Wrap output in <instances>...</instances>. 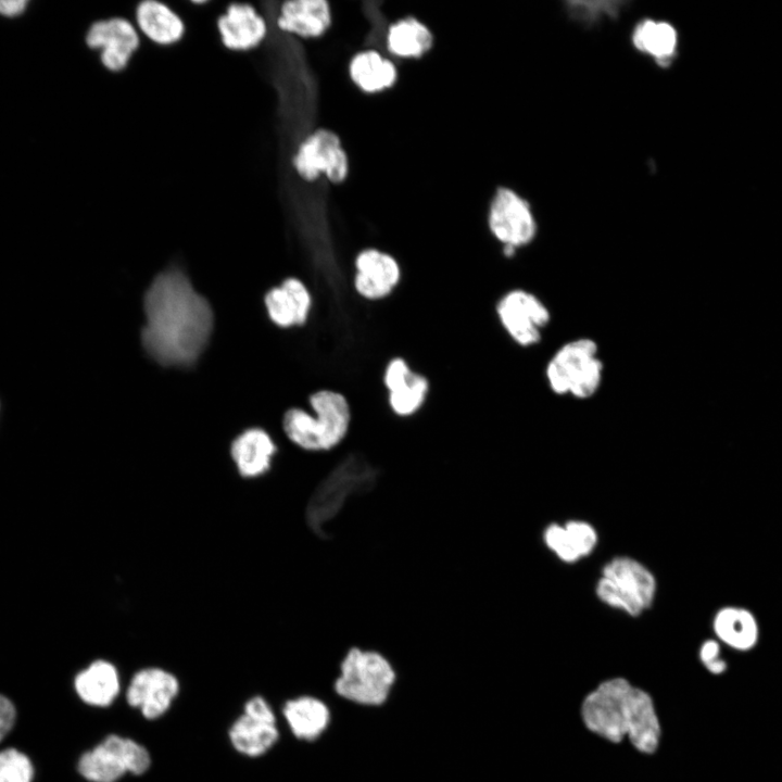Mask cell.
I'll return each mask as SVG.
<instances>
[{
	"instance_id": "cell-28",
	"label": "cell",
	"mask_w": 782,
	"mask_h": 782,
	"mask_svg": "<svg viewBox=\"0 0 782 782\" xmlns=\"http://www.w3.org/2000/svg\"><path fill=\"white\" fill-rule=\"evenodd\" d=\"M34 769L28 757L15 748L0 752V782H31Z\"/></svg>"
},
{
	"instance_id": "cell-34",
	"label": "cell",
	"mask_w": 782,
	"mask_h": 782,
	"mask_svg": "<svg viewBox=\"0 0 782 782\" xmlns=\"http://www.w3.org/2000/svg\"><path fill=\"white\" fill-rule=\"evenodd\" d=\"M24 0H0V14L5 16H15L21 14L25 7Z\"/></svg>"
},
{
	"instance_id": "cell-13",
	"label": "cell",
	"mask_w": 782,
	"mask_h": 782,
	"mask_svg": "<svg viewBox=\"0 0 782 782\" xmlns=\"http://www.w3.org/2000/svg\"><path fill=\"white\" fill-rule=\"evenodd\" d=\"M91 49L100 50V61L110 72L125 70L139 49L141 36L134 22L114 16L94 22L86 36Z\"/></svg>"
},
{
	"instance_id": "cell-20",
	"label": "cell",
	"mask_w": 782,
	"mask_h": 782,
	"mask_svg": "<svg viewBox=\"0 0 782 782\" xmlns=\"http://www.w3.org/2000/svg\"><path fill=\"white\" fill-rule=\"evenodd\" d=\"M229 451L242 478H257L270 469L277 445L266 430L252 427L232 440Z\"/></svg>"
},
{
	"instance_id": "cell-21",
	"label": "cell",
	"mask_w": 782,
	"mask_h": 782,
	"mask_svg": "<svg viewBox=\"0 0 782 782\" xmlns=\"http://www.w3.org/2000/svg\"><path fill=\"white\" fill-rule=\"evenodd\" d=\"M134 24L140 36L157 46H172L180 41L186 26L181 16L169 5L157 0L137 4Z\"/></svg>"
},
{
	"instance_id": "cell-5",
	"label": "cell",
	"mask_w": 782,
	"mask_h": 782,
	"mask_svg": "<svg viewBox=\"0 0 782 782\" xmlns=\"http://www.w3.org/2000/svg\"><path fill=\"white\" fill-rule=\"evenodd\" d=\"M396 679L395 668L382 653L353 646L340 661L332 689L348 703L374 708L389 701Z\"/></svg>"
},
{
	"instance_id": "cell-16",
	"label": "cell",
	"mask_w": 782,
	"mask_h": 782,
	"mask_svg": "<svg viewBox=\"0 0 782 782\" xmlns=\"http://www.w3.org/2000/svg\"><path fill=\"white\" fill-rule=\"evenodd\" d=\"M179 691L177 678L157 667L138 670L126 690V701L142 716L153 720L164 715Z\"/></svg>"
},
{
	"instance_id": "cell-9",
	"label": "cell",
	"mask_w": 782,
	"mask_h": 782,
	"mask_svg": "<svg viewBox=\"0 0 782 782\" xmlns=\"http://www.w3.org/2000/svg\"><path fill=\"white\" fill-rule=\"evenodd\" d=\"M495 315L508 338L520 348L539 344L551 321L545 303L520 288L507 290L496 300Z\"/></svg>"
},
{
	"instance_id": "cell-14",
	"label": "cell",
	"mask_w": 782,
	"mask_h": 782,
	"mask_svg": "<svg viewBox=\"0 0 782 782\" xmlns=\"http://www.w3.org/2000/svg\"><path fill=\"white\" fill-rule=\"evenodd\" d=\"M294 167L303 179L314 180L324 173L331 181L339 182L348 174V157L338 136L319 129L299 147Z\"/></svg>"
},
{
	"instance_id": "cell-25",
	"label": "cell",
	"mask_w": 782,
	"mask_h": 782,
	"mask_svg": "<svg viewBox=\"0 0 782 782\" xmlns=\"http://www.w3.org/2000/svg\"><path fill=\"white\" fill-rule=\"evenodd\" d=\"M350 73L354 83L367 92L390 87L396 78L393 63L376 51L356 54L350 64Z\"/></svg>"
},
{
	"instance_id": "cell-32",
	"label": "cell",
	"mask_w": 782,
	"mask_h": 782,
	"mask_svg": "<svg viewBox=\"0 0 782 782\" xmlns=\"http://www.w3.org/2000/svg\"><path fill=\"white\" fill-rule=\"evenodd\" d=\"M699 659L714 674H720L727 669V663L720 657V645L715 640L703 642L699 648Z\"/></svg>"
},
{
	"instance_id": "cell-23",
	"label": "cell",
	"mask_w": 782,
	"mask_h": 782,
	"mask_svg": "<svg viewBox=\"0 0 782 782\" xmlns=\"http://www.w3.org/2000/svg\"><path fill=\"white\" fill-rule=\"evenodd\" d=\"M712 630L719 641L735 651H749L758 642V622L747 608L737 606L720 608L714 616Z\"/></svg>"
},
{
	"instance_id": "cell-26",
	"label": "cell",
	"mask_w": 782,
	"mask_h": 782,
	"mask_svg": "<svg viewBox=\"0 0 782 782\" xmlns=\"http://www.w3.org/2000/svg\"><path fill=\"white\" fill-rule=\"evenodd\" d=\"M633 43L640 51L655 58L661 66H668L676 54L678 37L668 23L645 21L634 30Z\"/></svg>"
},
{
	"instance_id": "cell-30",
	"label": "cell",
	"mask_w": 782,
	"mask_h": 782,
	"mask_svg": "<svg viewBox=\"0 0 782 782\" xmlns=\"http://www.w3.org/2000/svg\"><path fill=\"white\" fill-rule=\"evenodd\" d=\"M581 557L588 556L597 543L595 529L586 521L569 520L565 525Z\"/></svg>"
},
{
	"instance_id": "cell-2",
	"label": "cell",
	"mask_w": 782,
	"mask_h": 782,
	"mask_svg": "<svg viewBox=\"0 0 782 782\" xmlns=\"http://www.w3.org/2000/svg\"><path fill=\"white\" fill-rule=\"evenodd\" d=\"M584 726L596 735L619 743L625 736L641 753L653 754L660 724L651 695L623 678L598 684L581 706Z\"/></svg>"
},
{
	"instance_id": "cell-27",
	"label": "cell",
	"mask_w": 782,
	"mask_h": 782,
	"mask_svg": "<svg viewBox=\"0 0 782 782\" xmlns=\"http://www.w3.org/2000/svg\"><path fill=\"white\" fill-rule=\"evenodd\" d=\"M430 30L419 21L409 17L393 24L388 33L389 50L404 58L424 54L432 46Z\"/></svg>"
},
{
	"instance_id": "cell-24",
	"label": "cell",
	"mask_w": 782,
	"mask_h": 782,
	"mask_svg": "<svg viewBox=\"0 0 782 782\" xmlns=\"http://www.w3.org/2000/svg\"><path fill=\"white\" fill-rule=\"evenodd\" d=\"M74 686L86 704L105 707L119 693V676L112 663L98 659L76 676Z\"/></svg>"
},
{
	"instance_id": "cell-33",
	"label": "cell",
	"mask_w": 782,
	"mask_h": 782,
	"mask_svg": "<svg viewBox=\"0 0 782 782\" xmlns=\"http://www.w3.org/2000/svg\"><path fill=\"white\" fill-rule=\"evenodd\" d=\"M15 716L16 711L13 703L0 694V742L12 729Z\"/></svg>"
},
{
	"instance_id": "cell-8",
	"label": "cell",
	"mask_w": 782,
	"mask_h": 782,
	"mask_svg": "<svg viewBox=\"0 0 782 782\" xmlns=\"http://www.w3.org/2000/svg\"><path fill=\"white\" fill-rule=\"evenodd\" d=\"M151 764L147 748L116 734L108 735L78 760V772L91 782H116L126 773L142 774Z\"/></svg>"
},
{
	"instance_id": "cell-15",
	"label": "cell",
	"mask_w": 782,
	"mask_h": 782,
	"mask_svg": "<svg viewBox=\"0 0 782 782\" xmlns=\"http://www.w3.org/2000/svg\"><path fill=\"white\" fill-rule=\"evenodd\" d=\"M382 386L387 391L388 406L399 418L417 414L427 401L430 382L414 370L401 356L391 358L382 374Z\"/></svg>"
},
{
	"instance_id": "cell-12",
	"label": "cell",
	"mask_w": 782,
	"mask_h": 782,
	"mask_svg": "<svg viewBox=\"0 0 782 782\" xmlns=\"http://www.w3.org/2000/svg\"><path fill=\"white\" fill-rule=\"evenodd\" d=\"M489 228L495 239L514 250L528 245L537 224L528 203L512 190L500 189L490 207Z\"/></svg>"
},
{
	"instance_id": "cell-3",
	"label": "cell",
	"mask_w": 782,
	"mask_h": 782,
	"mask_svg": "<svg viewBox=\"0 0 782 782\" xmlns=\"http://www.w3.org/2000/svg\"><path fill=\"white\" fill-rule=\"evenodd\" d=\"M352 412L340 392L320 389L307 398V408L293 406L282 416L281 427L288 440L306 452H329L348 437Z\"/></svg>"
},
{
	"instance_id": "cell-1",
	"label": "cell",
	"mask_w": 782,
	"mask_h": 782,
	"mask_svg": "<svg viewBox=\"0 0 782 782\" xmlns=\"http://www.w3.org/2000/svg\"><path fill=\"white\" fill-rule=\"evenodd\" d=\"M141 344L163 367H190L206 349L214 326L207 300L178 268L157 274L143 295Z\"/></svg>"
},
{
	"instance_id": "cell-18",
	"label": "cell",
	"mask_w": 782,
	"mask_h": 782,
	"mask_svg": "<svg viewBox=\"0 0 782 782\" xmlns=\"http://www.w3.org/2000/svg\"><path fill=\"white\" fill-rule=\"evenodd\" d=\"M217 31L226 49L244 52L263 42L267 23L252 4L234 2L218 16Z\"/></svg>"
},
{
	"instance_id": "cell-7",
	"label": "cell",
	"mask_w": 782,
	"mask_h": 782,
	"mask_svg": "<svg viewBox=\"0 0 782 782\" xmlns=\"http://www.w3.org/2000/svg\"><path fill=\"white\" fill-rule=\"evenodd\" d=\"M595 591L606 605L639 616L654 601L656 580L640 562L617 556L603 567Z\"/></svg>"
},
{
	"instance_id": "cell-6",
	"label": "cell",
	"mask_w": 782,
	"mask_h": 782,
	"mask_svg": "<svg viewBox=\"0 0 782 782\" xmlns=\"http://www.w3.org/2000/svg\"><path fill=\"white\" fill-rule=\"evenodd\" d=\"M604 377V363L597 343L591 338H577L564 343L546 364L545 378L550 390L558 396L589 400L598 391Z\"/></svg>"
},
{
	"instance_id": "cell-4",
	"label": "cell",
	"mask_w": 782,
	"mask_h": 782,
	"mask_svg": "<svg viewBox=\"0 0 782 782\" xmlns=\"http://www.w3.org/2000/svg\"><path fill=\"white\" fill-rule=\"evenodd\" d=\"M378 469L360 452L345 455L316 485L305 507V521L313 533L327 537L326 526L338 516L346 501L370 492Z\"/></svg>"
},
{
	"instance_id": "cell-19",
	"label": "cell",
	"mask_w": 782,
	"mask_h": 782,
	"mask_svg": "<svg viewBox=\"0 0 782 782\" xmlns=\"http://www.w3.org/2000/svg\"><path fill=\"white\" fill-rule=\"evenodd\" d=\"M281 712L292 735L304 742L320 739L332 720L329 705L323 698L310 694L288 699Z\"/></svg>"
},
{
	"instance_id": "cell-31",
	"label": "cell",
	"mask_w": 782,
	"mask_h": 782,
	"mask_svg": "<svg viewBox=\"0 0 782 782\" xmlns=\"http://www.w3.org/2000/svg\"><path fill=\"white\" fill-rule=\"evenodd\" d=\"M618 2H581V1H572L569 2V10L571 11L572 16L578 18H583L586 21H592L594 18H597L598 13H607L615 15L617 9H618Z\"/></svg>"
},
{
	"instance_id": "cell-17",
	"label": "cell",
	"mask_w": 782,
	"mask_h": 782,
	"mask_svg": "<svg viewBox=\"0 0 782 782\" xmlns=\"http://www.w3.org/2000/svg\"><path fill=\"white\" fill-rule=\"evenodd\" d=\"M264 305L270 321L277 327H303L314 308V297L302 279L287 277L265 293Z\"/></svg>"
},
{
	"instance_id": "cell-22",
	"label": "cell",
	"mask_w": 782,
	"mask_h": 782,
	"mask_svg": "<svg viewBox=\"0 0 782 782\" xmlns=\"http://www.w3.org/2000/svg\"><path fill=\"white\" fill-rule=\"evenodd\" d=\"M329 24L330 9L324 0L287 1L277 17L280 29L302 37L319 36Z\"/></svg>"
},
{
	"instance_id": "cell-10",
	"label": "cell",
	"mask_w": 782,
	"mask_h": 782,
	"mask_svg": "<svg viewBox=\"0 0 782 782\" xmlns=\"http://www.w3.org/2000/svg\"><path fill=\"white\" fill-rule=\"evenodd\" d=\"M229 740L239 753L257 757L267 753L279 740L275 711L262 696L250 698L244 712L232 723Z\"/></svg>"
},
{
	"instance_id": "cell-11",
	"label": "cell",
	"mask_w": 782,
	"mask_h": 782,
	"mask_svg": "<svg viewBox=\"0 0 782 782\" xmlns=\"http://www.w3.org/2000/svg\"><path fill=\"white\" fill-rule=\"evenodd\" d=\"M401 278V265L389 252L366 248L353 260L352 288L354 293L365 301L387 299L396 289Z\"/></svg>"
},
{
	"instance_id": "cell-29",
	"label": "cell",
	"mask_w": 782,
	"mask_h": 782,
	"mask_svg": "<svg viewBox=\"0 0 782 782\" xmlns=\"http://www.w3.org/2000/svg\"><path fill=\"white\" fill-rule=\"evenodd\" d=\"M543 540L546 546L565 563H575L581 558L565 526L548 525L544 530Z\"/></svg>"
}]
</instances>
